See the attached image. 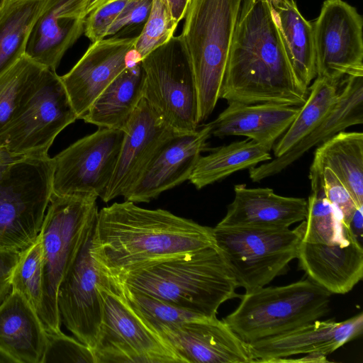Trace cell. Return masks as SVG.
Returning <instances> with one entry per match:
<instances>
[{"instance_id":"9a60e30c","label":"cell","mask_w":363,"mask_h":363,"mask_svg":"<svg viewBox=\"0 0 363 363\" xmlns=\"http://www.w3.org/2000/svg\"><path fill=\"white\" fill-rule=\"evenodd\" d=\"M136 38L114 35L91 43L72 68L60 76L78 119L119 74L141 62L134 50Z\"/></svg>"},{"instance_id":"d590c367","label":"cell","mask_w":363,"mask_h":363,"mask_svg":"<svg viewBox=\"0 0 363 363\" xmlns=\"http://www.w3.org/2000/svg\"><path fill=\"white\" fill-rule=\"evenodd\" d=\"M177 25L164 0H152L149 16L134 45L141 60L169 40Z\"/></svg>"},{"instance_id":"ffe728a7","label":"cell","mask_w":363,"mask_h":363,"mask_svg":"<svg viewBox=\"0 0 363 363\" xmlns=\"http://www.w3.org/2000/svg\"><path fill=\"white\" fill-rule=\"evenodd\" d=\"M88 0H47L26 47V55L56 71L66 52L84 32Z\"/></svg>"},{"instance_id":"52a82bcc","label":"cell","mask_w":363,"mask_h":363,"mask_svg":"<svg viewBox=\"0 0 363 363\" xmlns=\"http://www.w3.org/2000/svg\"><path fill=\"white\" fill-rule=\"evenodd\" d=\"M50 156L0 148V247L21 251L38 235L52 193Z\"/></svg>"},{"instance_id":"ac0fdd59","label":"cell","mask_w":363,"mask_h":363,"mask_svg":"<svg viewBox=\"0 0 363 363\" xmlns=\"http://www.w3.org/2000/svg\"><path fill=\"white\" fill-rule=\"evenodd\" d=\"M160 334L184 363L255 362L249 343L217 317L185 322Z\"/></svg>"},{"instance_id":"f546056e","label":"cell","mask_w":363,"mask_h":363,"mask_svg":"<svg viewBox=\"0 0 363 363\" xmlns=\"http://www.w3.org/2000/svg\"><path fill=\"white\" fill-rule=\"evenodd\" d=\"M47 0H1L0 74L26 54L32 30Z\"/></svg>"},{"instance_id":"2e32d148","label":"cell","mask_w":363,"mask_h":363,"mask_svg":"<svg viewBox=\"0 0 363 363\" xmlns=\"http://www.w3.org/2000/svg\"><path fill=\"white\" fill-rule=\"evenodd\" d=\"M211 136L210 123L194 131L174 134L158 149L137 182L123 196L124 201L148 203L189 180Z\"/></svg>"},{"instance_id":"8d00e7d4","label":"cell","mask_w":363,"mask_h":363,"mask_svg":"<svg viewBox=\"0 0 363 363\" xmlns=\"http://www.w3.org/2000/svg\"><path fill=\"white\" fill-rule=\"evenodd\" d=\"M95 363L91 348L62 331L47 333L42 363Z\"/></svg>"},{"instance_id":"277c9868","label":"cell","mask_w":363,"mask_h":363,"mask_svg":"<svg viewBox=\"0 0 363 363\" xmlns=\"http://www.w3.org/2000/svg\"><path fill=\"white\" fill-rule=\"evenodd\" d=\"M242 0H190L181 37L192 69L198 120L205 121L220 99Z\"/></svg>"},{"instance_id":"83f0119b","label":"cell","mask_w":363,"mask_h":363,"mask_svg":"<svg viewBox=\"0 0 363 363\" xmlns=\"http://www.w3.org/2000/svg\"><path fill=\"white\" fill-rule=\"evenodd\" d=\"M312 164L328 168L363 206V133L341 131L318 145Z\"/></svg>"},{"instance_id":"30bf717a","label":"cell","mask_w":363,"mask_h":363,"mask_svg":"<svg viewBox=\"0 0 363 363\" xmlns=\"http://www.w3.org/2000/svg\"><path fill=\"white\" fill-rule=\"evenodd\" d=\"M77 119L60 76L45 68L0 132V148L18 157L49 156L56 137Z\"/></svg>"},{"instance_id":"6da1fadb","label":"cell","mask_w":363,"mask_h":363,"mask_svg":"<svg viewBox=\"0 0 363 363\" xmlns=\"http://www.w3.org/2000/svg\"><path fill=\"white\" fill-rule=\"evenodd\" d=\"M213 245V228L128 201L99 211L92 240L99 266L114 278Z\"/></svg>"},{"instance_id":"9c48e42d","label":"cell","mask_w":363,"mask_h":363,"mask_svg":"<svg viewBox=\"0 0 363 363\" xmlns=\"http://www.w3.org/2000/svg\"><path fill=\"white\" fill-rule=\"evenodd\" d=\"M213 236L238 287L250 292L287 271L289 264L297 258L303 234L301 224L294 230L216 225Z\"/></svg>"},{"instance_id":"8fae6325","label":"cell","mask_w":363,"mask_h":363,"mask_svg":"<svg viewBox=\"0 0 363 363\" xmlns=\"http://www.w3.org/2000/svg\"><path fill=\"white\" fill-rule=\"evenodd\" d=\"M143 97L178 133L198 129L197 92L181 35L173 36L141 60Z\"/></svg>"},{"instance_id":"5b68a950","label":"cell","mask_w":363,"mask_h":363,"mask_svg":"<svg viewBox=\"0 0 363 363\" xmlns=\"http://www.w3.org/2000/svg\"><path fill=\"white\" fill-rule=\"evenodd\" d=\"M93 195L52 193L39 235L43 248V297L38 315L47 333L61 330L57 305L60 283L95 224L99 209Z\"/></svg>"},{"instance_id":"d6986e66","label":"cell","mask_w":363,"mask_h":363,"mask_svg":"<svg viewBox=\"0 0 363 363\" xmlns=\"http://www.w3.org/2000/svg\"><path fill=\"white\" fill-rule=\"evenodd\" d=\"M363 313L345 320H316L280 335L249 343L255 362H275L299 354L328 356L362 335Z\"/></svg>"},{"instance_id":"3957f363","label":"cell","mask_w":363,"mask_h":363,"mask_svg":"<svg viewBox=\"0 0 363 363\" xmlns=\"http://www.w3.org/2000/svg\"><path fill=\"white\" fill-rule=\"evenodd\" d=\"M114 279L130 289L206 318H216L222 303L240 297L236 280L215 245Z\"/></svg>"},{"instance_id":"44dd1931","label":"cell","mask_w":363,"mask_h":363,"mask_svg":"<svg viewBox=\"0 0 363 363\" xmlns=\"http://www.w3.org/2000/svg\"><path fill=\"white\" fill-rule=\"evenodd\" d=\"M333 108L306 137L288 152L249 169L254 182L276 175L314 146H318L346 128L363 123V75L345 77Z\"/></svg>"},{"instance_id":"ee69618b","label":"cell","mask_w":363,"mask_h":363,"mask_svg":"<svg viewBox=\"0 0 363 363\" xmlns=\"http://www.w3.org/2000/svg\"><path fill=\"white\" fill-rule=\"evenodd\" d=\"M326 356L320 354H306V356L299 359H281L277 360L275 362H328Z\"/></svg>"},{"instance_id":"7dc6e473","label":"cell","mask_w":363,"mask_h":363,"mask_svg":"<svg viewBox=\"0 0 363 363\" xmlns=\"http://www.w3.org/2000/svg\"><path fill=\"white\" fill-rule=\"evenodd\" d=\"M0 1H1V0H0Z\"/></svg>"},{"instance_id":"8992f818","label":"cell","mask_w":363,"mask_h":363,"mask_svg":"<svg viewBox=\"0 0 363 363\" xmlns=\"http://www.w3.org/2000/svg\"><path fill=\"white\" fill-rule=\"evenodd\" d=\"M331 294L309 278L241 295L235 311L222 320L251 343L295 329L325 315Z\"/></svg>"},{"instance_id":"1f68e13d","label":"cell","mask_w":363,"mask_h":363,"mask_svg":"<svg viewBox=\"0 0 363 363\" xmlns=\"http://www.w3.org/2000/svg\"><path fill=\"white\" fill-rule=\"evenodd\" d=\"M339 85L315 77L308 88L305 103L279 140L273 146L275 157H280L306 137L328 114L337 102Z\"/></svg>"},{"instance_id":"7402d4cb","label":"cell","mask_w":363,"mask_h":363,"mask_svg":"<svg viewBox=\"0 0 363 363\" xmlns=\"http://www.w3.org/2000/svg\"><path fill=\"white\" fill-rule=\"evenodd\" d=\"M297 259L308 278L331 294L348 293L363 277V247L353 240L329 245L301 240Z\"/></svg>"},{"instance_id":"836d02e7","label":"cell","mask_w":363,"mask_h":363,"mask_svg":"<svg viewBox=\"0 0 363 363\" xmlns=\"http://www.w3.org/2000/svg\"><path fill=\"white\" fill-rule=\"evenodd\" d=\"M43 248L38 234L20 252L11 278V289L23 294L38 313L43 297Z\"/></svg>"},{"instance_id":"b9f144b4","label":"cell","mask_w":363,"mask_h":363,"mask_svg":"<svg viewBox=\"0 0 363 363\" xmlns=\"http://www.w3.org/2000/svg\"><path fill=\"white\" fill-rule=\"evenodd\" d=\"M363 206L358 207L354 213L347 229L351 238L362 246L363 233Z\"/></svg>"},{"instance_id":"cb8c5ba5","label":"cell","mask_w":363,"mask_h":363,"mask_svg":"<svg viewBox=\"0 0 363 363\" xmlns=\"http://www.w3.org/2000/svg\"><path fill=\"white\" fill-rule=\"evenodd\" d=\"M228 104V107L209 123L211 135L245 136L269 151L288 129L301 107L272 103Z\"/></svg>"},{"instance_id":"603a6c76","label":"cell","mask_w":363,"mask_h":363,"mask_svg":"<svg viewBox=\"0 0 363 363\" xmlns=\"http://www.w3.org/2000/svg\"><path fill=\"white\" fill-rule=\"evenodd\" d=\"M234 193L225 216L217 225L289 228L306 218L308 201L304 198L280 196L272 189L247 188L245 184H236Z\"/></svg>"},{"instance_id":"f35d334b","label":"cell","mask_w":363,"mask_h":363,"mask_svg":"<svg viewBox=\"0 0 363 363\" xmlns=\"http://www.w3.org/2000/svg\"><path fill=\"white\" fill-rule=\"evenodd\" d=\"M129 0H108L90 13L86 18L85 36L91 43L105 38L110 26L114 22Z\"/></svg>"},{"instance_id":"4fadbf2b","label":"cell","mask_w":363,"mask_h":363,"mask_svg":"<svg viewBox=\"0 0 363 363\" xmlns=\"http://www.w3.org/2000/svg\"><path fill=\"white\" fill-rule=\"evenodd\" d=\"M316 77L340 85L363 75V19L343 0H325L313 22Z\"/></svg>"},{"instance_id":"bcb514c9","label":"cell","mask_w":363,"mask_h":363,"mask_svg":"<svg viewBox=\"0 0 363 363\" xmlns=\"http://www.w3.org/2000/svg\"><path fill=\"white\" fill-rule=\"evenodd\" d=\"M0 363H16L5 352L0 349Z\"/></svg>"},{"instance_id":"d6a6232c","label":"cell","mask_w":363,"mask_h":363,"mask_svg":"<svg viewBox=\"0 0 363 363\" xmlns=\"http://www.w3.org/2000/svg\"><path fill=\"white\" fill-rule=\"evenodd\" d=\"M45 68L25 54L0 74V132Z\"/></svg>"},{"instance_id":"5bb4252c","label":"cell","mask_w":363,"mask_h":363,"mask_svg":"<svg viewBox=\"0 0 363 363\" xmlns=\"http://www.w3.org/2000/svg\"><path fill=\"white\" fill-rule=\"evenodd\" d=\"M95 224L67 269L57 294L61 323L91 350L96 344L103 314L99 291L103 270L92 250Z\"/></svg>"},{"instance_id":"4dcf8cb0","label":"cell","mask_w":363,"mask_h":363,"mask_svg":"<svg viewBox=\"0 0 363 363\" xmlns=\"http://www.w3.org/2000/svg\"><path fill=\"white\" fill-rule=\"evenodd\" d=\"M322 170L311 164V192L307 201V216L301 223L302 241L329 245L353 240L338 213L325 197Z\"/></svg>"},{"instance_id":"74e56055","label":"cell","mask_w":363,"mask_h":363,"mask_svg":"<svg viewBox=\"0 0 363 363\" xmlns=\"http://www.w3.org/2000/svg\"><path fill=\"white\" fill-rule=\"evenodd\" d=\"M322 174L325 197L337 211L342 223L347 228L358 207L348 189L330 169L324 168Z\"/></svg>"},{"instance_id":"ba28073f","label":"cell","mask_w":363,"mask_h":363,"mask_svg":"<svg viewBox=\"0 0 363 363\" xmlns=\"http://www.w3.org/2000/svg\"><path fill=\"white\" fill-rule=\"evenodd\" d=\"M99 291L103 314L95 363H184L130 303L122 284L104 270Z\"/></svg>"},{"instance_id":"e0dca14e","label":"cell","mask_w":363,"mask_h":363,"mask_svg":"<svg viewBox=\"0 0 363 363\" xmlns=\"http://www.w3.org/2000/svg\"><path fill=\"white\" fill-rule=\"evenodd\" d=\"M176 133L143 97L123 131L119 157L102 201L123 196L158 149Z\"/></svg>"},{"instance_id":"7c38bea8","label":"cell","mask_w":363,"mask_h":363,"mask_svg":"<svg viewBox=\"0 0 363 363\" xmlns=\"http://www.w3.org/2000/svg\"><path fill=\"white\" fill-rule=\"evenodd\" d=\"M123 132L99 128L52 158V191L58 196L101 197L113 174Z\"/></svg>"},{"instance_id":"60d3db41","label":"cell","mask_w":363,"mask_h":363,"mask_svg":"<svg viewBox=\"0 0 363 363\" xmlns=\"http://www.w3.org/2000/svg\"><path fill=\"white\" fill-rule=\"evenodd\" d=\"M21 251L0 247V303L11 290V278Z\"/></svg>"},{"instance_id":"484cf974","label":"cell","mask_w":363,"mask_h":363,"mask_svg":"<svg viewBox=\"0 0 363 363\" xmlns=\"http://www.w3.org/2000/svg\"><path fill=\"white\" fill-rule=\"evenodd\" d=\"M144 85L141 62L128 67L101 91L81 119L99 128L123 132L143 98Z\"/></svg>"},{"instance_id":"7bdbcfd3","label":"cell","mask_w":363,"mask_h":363,"mask_svg":"<svg viewBox=\"0 0 363 363\" xmlns=\"http://www.w3.org/2000/svg\"><path fill=\"white\" fill-rule=\"evenodd\" d=\"M190 0H164L177 23L184 17Z\"/></svg>"},{"instance_id":"d4e9b609","label":"cell","mask_w":363,"mask_h":363,"mask_svg":"<svg viewBox=\"0 0 363 363\" xmlns=\"http://www.w3.org/2000/svg\"><path fill=\"white\" fill-rule=\"evenodd\" d=\"M47 332L36 310L11 289L0 303V349L16 363H42Z\"/></svg>"},{"instance_id":"f6af8a7d","label":"cell","mask_w":363,"mask_h":363,"mask_svg":"<svg viewBox=\"0 0 363 363\" xmlns=\"http://www.w3.org/2000/svg\"><path fill=\"white\" fill-rule=\"evenodd\" d=\"M107 1L108 0H88L85 11L86 16Z\"/></svg>"},{"instance_id":"4316f807","label":"cell","mask_w":363,"mask_h":363,"mask_svg":"<svg viewBox=\"0 0 363 363\" xmlns=\"http://www.w3.org/2000/svg\"><path fill=\"white\" fill-rule=\"evenodd\" d=\"M289 61L300 86L307 92L316 77L312 23L294 0H268Z\"/></svg>"},{"instance_id":"7a4b0ae2","label":"cell","mask_w":363,"mask_h":363,"mask_svg":"<svg viewBox=\"0 0 363 363\" xmlns=\"http://www.w3.org/2000/svg\"><path fill=\"white\" fill-rule=\"evenodd\" d=\"M308 94L293 72L269 1L242 0L220 99L301 106Z\"/></svg>"},{"instance_id":"ab89813d","label":"cell","mask_w":363,"mask_h":363,"mask_svg":"<svg viewBox=\"0 0 363 363\" xmlns=\"http://www.w3.org/2000/svg\"><path fill=\"white\" fill-rule=\"evenodd\" d=\"M152 0H129L106 31L105 38L116 35L122 30L146 21Z\"/></svg>"},{"instance_id":"f1b7e54d","label":"cell","mask_w":363,"mask_h":363,"mask_svg":"<svg viewBox=\"0 0 363 363\" xmlns=\"http://www.w3.org/2000/svg\"><path fill=\"white\" fill-rule=\"evenodd\" d=\"M270 151L250 139L235 141L213 148L201 156L189 178L197 189L220 181L230 174L272 160Z\"/></svg>"},{"instance_id":"e575fe53","label":"cell","mask_w":363,"mask_h":363,"mask_svg":"<svg viewBox=\"0 0 363 363\" xmlns=\"http://www.w3.org/2000/svg\"><path fill=\"white\" fill-rule=\"evenodd\" d=\"M122 285L130 303L159 333L162 330L176 328L185 322L206 318L156 297L130 289L123 284Z\"/></svg>"}]
</instances>
